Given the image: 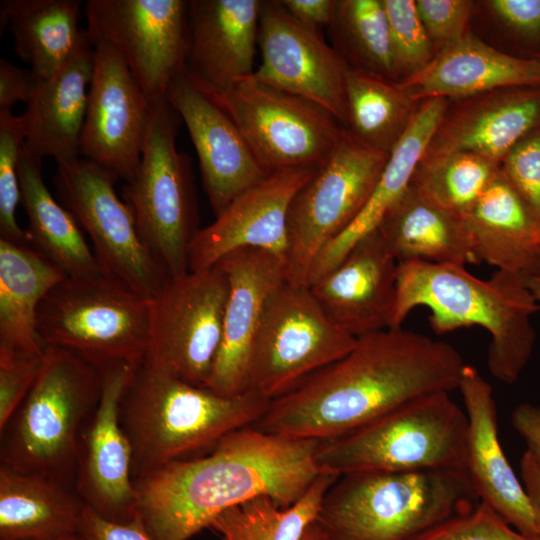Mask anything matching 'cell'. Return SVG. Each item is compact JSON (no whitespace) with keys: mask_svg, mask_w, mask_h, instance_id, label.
Listing matches in <instances>:
<instances>
[{"mask_svg":"<svg viewBox=\"0 0 540 540\" xmlns=\"http://www.w3.org/2000/svg\"><path fill=\"white\" fill-rule=\"evenodd\" d=\"M464 366L447 342L387 328L357 338L343 358L272 400L252 426L289 438L332 440L416 398L458 389Z\"/></svg>","mask_w":540,"mask_h":540,"instance_id":"cell-1","label":"cell"},{"mask_svg":"<svg viewBox=\"0 0 540 540\" xmlns=\"http://www.w3.org/2000/svg\"><path fill=\"white\" fill-rule=\"evenodd\" d=\"M319 440L289 438L251 426L205 455L171 463L136 481L138 514L155 540H188L224 510L257 496L283 508L322 472Z\"/></svg>","mask_w":540,"mask_h":540,"instance_id":"cell-2","label":"cell"},{"mask_svg":"<svg viewBox=\"0 0 540 540\" xmlns=\"http://www.w3.org/2000/svg\"><path fill=\"white\" fill-rule=\"evenodd\" d=\"M430 311L437 334L480 326L491 335L487 365L506 384L515 383L536 342L533 315L540 309L527 278L496 270L480 279L465 266L410 261L398 264L397 297L390 328H399L416 307Z\"/></svg>","mask_w":540,"mask_h":540,"instance_id":"cell-3","label":"cell"},{"mask_svg":"<svg viewBox=\"0 0 540 540\" xmlns=\"http://www.w3.org/2000/svg\"><path fill=\"white\" fill-rule=\"evenodd\" d=\"M270 402L251 389L224 396L141 362L119 406L134 483L171 463L205 455L228 434L256 423Z\"/></svg>","mask_w":540,"mask_h":540,"instance_id":"cell-4","label":"cell"},{"mask_svg":"<svg viewBox=\"0 0 540 540\" xmlns=\"http://www.w3.org/2000/svg\"><path fill=\"white\" fill-rule=\"evenodd\" d=\"M480 503L465 469L341 475L317 524L329 540H413Z\"/></svg>","mask_w":540,"mask_h":540,"instance_id":"cell-5","label":"cell"},{"mask_svg":"<svg viewBox=\"0 0 540 540\" xmlns=\"http://www.w3.org/2000/svg\"><path fill=\"white\" fill-rule=\"evenodd\" d=\"M101 388V369L46 346L31 389L0 428V465L74 485L79 437Z\"/></svg>","mask_w":540,"mask_h":540,"instance_id":"cell-6","label":"cell"},{"mask_svg":"<svg viewBox=\"0 0 540 540\" xmlns=\"http://www.w3.org/2000/svg\"><path fill=\"white\" fill-rule=\"evenodd\" d=\"M468 419L449 392L428 394L338 438L321 441L317 463L358 472L465 469Z\"/></svg>","mask_w":540,"mask_h":540,"instance_id":"cell-7","label":"cell"},{"mask_svg":"<svg viewBox=\"0 0 540 540\" xmlns=\"http://www.w3.org/2000/svg\"><path fill=\"white\" fill-rule=\"evenodd\" d=\"M180 119L166 97L151 103L138 169L121 189L143 244L168 278L189 271L199 229L191 160L176 146Z\"/></svg>","mask_w":540,"mask_h":540,"instance_id":"cell-8","label":"cell"},{"mask_svg":"<svg viewBox=\"0 0 540 540\" xmlns=\"http://www.w3.org/2000/svg\"><path fill=\"white\" fill-rule=\"evenodd\" d=\"M149 299L104 275L65 277L42 300L37 331L43 345L68 350L95 367L145 356Z\"/></svg>","mask_w":540,"mask_h":540,"instance_id":"cell-9","label":"cell"},{"mask_svg":"<svg viewBox=\"0 0 540 540\" xmlns=\"http://www.w3.org/2000/svg\"><path fill=\"white\" fill-rule=\"evenodd\" d=\"M207 94L228 114L257 162L269 174L321 168L345 130L322 107L265 84L253 74L222 91Z\"/></svg>","mask_w":540,"mask_h":540,"instance_id":"cell-10","label":"cell"},{"mask_svg":"<svg viewBox=\"0 0 540 540\" xmlns=\"http://www.w3.org/2000/svg\"><path fill=\"white\" fill-rule=\"evenodd\" d=\"M309 286L287 281L267 300L252 349L248 389L272 401L347 355L356 345Z\"/></svg>","mask_w":540,"mask_h":540,"instance_id":"cell-11","label":"cell"},{"mask_svg":"<svg viewBox=\"0 0 540 540\" xmlns=\"http://www.w3.org/2000/svg\"><path fill=\"white\" fill-rule=\"evenodd\" d=\"M388 158L345 128L332 156L290 203L287 282L308 286L313 261L362 212Z\"/></svg>","mask_w":540,"mask_h":540,"instance_id":"cell-12","label":"cell"},{"mask_svg":"<svg viewBox=\"0 0 540 540\" xmlns=\"http://www.w3.org/2000/svg\"><path fill=\"white\" fill-rule=\"evenodd\" d=\"M228 294V277L219 264L168 278L149 299V337L142 363L207 388Z\"/></svg>","mask_w":540,"mask_h":540,"instance_id":"cell-13","label":"cell"},{"mask_svg":"<svg viewBox=\"0 0 540 540\" xmlns=\"http://www.w3.org/2000/svg\"><path fill=\"white\" fill-rule=\"evenodd\" d=\"M116 175L78 158L58 163L53 184L58 201L92 241L102 274L150 299L168 277L143 244L132 213L115 191Z\"/></svg>","mask_w":540,"mask_h":540,"instance_id":"cell-14","label":"cell"},{"mask_svg":"<svg viewBox=\"0 0 540 540\" xmlns=\"http://www.w3.org/2000/svg\"><path fill=\"white\" fill-rule=\"evenodd\" d=\"M84 13L90 42L119 54L150 103L165 98L186 69L189 1L87 0Z\"/></svg>","mask_w":540,"mask_h":540,"instance_id":"cell-15","label":"cell"},{"mask_svg":"<svg viewBox=\"0 0 540 540\" xmlns=\"http://www.w3.org/2000/svg\"><path fill=\"white\" fill-rule=\"evenodd\" d=\"M258 43L257 80L317 104L347 129L348 65L320 30L298 22L280 0H261Z\"/></svg>","mask_w":540,"mask_h":540,"instance_id":"cell-16","label":"cell"},{"mask_svg":"<svg viewBox=\"0 0 540 540\" xmlns=\"http://www.w3.org/2000/svg\"><path fill=\"white\" fill-rule=\"evenodd\" d=\"M93 73L81 138V155L124 180L138 169L151 103L119 54L94 42Z\"/></svg>","mask_w":540,"mask_h":540,"instance_id":"cell-17","label":"cell"},{"mask_svg":"<svg viewBox=\"0 0 540 540\" xmlns=\"http://www.w3.org/2000/svg\"><path fill=\"white\" fill-rule=\"evenodd\" d=\"M137 366L120 362L101 369L100 399L81 431L76 454L74 486L80 498L116 522L138 515L131 446L119 418L122 394Z\"/></svg>","mask_w":540,"mask_h":540,"instance_id":"cell-18","label":"cell"},{"mask_svg":"<svg viewBox=\"0 0 540 540\" xmlns=\"http://www.w3.org/2000/svg\"><path fill=\"white\" fill-rule=\"evenodd\" d=\"M318 169L273 172L236 197L215 221L195 233L188 251L189 270L211 267L225 255L242 248L270 252L286 263L290 203Z\"/></svg>","mask_w":540,"mask_h":540,"instance_id":"cell-19","label":"cell"},{"mask_svg":"<svg viewBox=\"0 0 540 540\" xmlns=\"http://www.w3.org/2000/svg\"><path fill=\"white\" fill-rule=\"evenodd\" d=\"M166 99L187 127L198 155L203 188L215 216L270 175L257 162L228 114L186 69L172 81Z\"/></svg>","mask_w":540,"mask_h":540,"instance_id":"cell-20","label":"cell"},{"mask_svg":"<svg viewBox=\"0 0 540 540\" xmlns=\"http://www.w3.org/2000/svg\"><path fill=\"white\" fill-rule=\"evenodd\" d=\"M229 281L221 344L208 384L224 396L248 390L255 338L268 298L286 280V263L257 248H242L221 258Z\"/></svg>","mask_w":540,"mask_h":540,"instance_id":"cell-21","label":"cell"},{"mask_svg":"<svg viewBox=\"0 0 540 540\" xmlns=\"http://www.w3.org/2000/svg\"><path fill=\"white\" fill-rule=\"evenodd\" d=\"M540 129V87L490 91L447 110L419 163L472 153L500 165L524 137Z\"/></svg>","mask_w":540,"mask_h":540,"instance_id":"cell-22","label":"cell"},{"mask_svg":"<svg viewBox=\"0 0 540 540\" xmlns=\"http://www.w3.org/2000/svg\"><path fill=\"white\" fill-rule=\"evenodd\" d=\"M398 264L376 229L309 288L330 318L359 338L390 328Z\"/></svg>","mask_w":540,"mask_h":540,"instance_id":"cell-23","label":"cell"},{"mask_svg":"<svg viewBox=\"0 0 540 540\" xmlns=\"http://www.w3.org/2000/svg\"><path fill=\"white\" fill-rule=\"evenodd\" d=\"M458 390L468 419L465 470L480 502L520 533L537 539L531 501L500 444L491 385L474 366L465 364Z\"/></svg>","mask_w":540,"mask_h":540,"instance_id":"cell-24","label":"cell"},{"mask_svg":"<svg viewBox=\"0 0 540 540\" xmlns=\"http://www.w3.org/2000/svg\"><path fill=\"white\" fill-rule=\"evenodd\" d=\"M260 0H189L186 72L207 93L255 70Z\"/></svg>","mask_w":540,"mask_h":540,"instance_id":"cell-25","label":"cell"},{"mask_svg":"<svg viewBox=\"0 0 540 540\" xmlns=\"http://www.w3.org/2000/svg\"><path fill=\"white\" fill-rule=\"evenodd\" d=\"M415 102L466 99L490 91L540 87V58H522L493 48L468 32L440 48L417 73L396 82Z\"/></svg>","mask_w":540,"mask_h":540,"instance_id":"cell-26","label":"cell"},{"mask_svg":"<svg viewBox=\"0 0 540 540\" xmlns=\"http://www.w3.org/2000/svg\"><path fill=\"white\" fill-rule=\"evenodd\" d=\"M93 73V46L88 39L51 78L36 79L21 115L28 154L39 163L74 161L81 154L88 93Z\"/></svg>","mask_w":540,"mask_h":540,"instance_id":"cell-27","label":"cell"},{"mask_svg":"<svg viewBox=\"0 0 540 540\" xmlns=\"http://www.w3.org/2000/svg\"><path fill=\"white\" fill-rule=\"evenodd\" d=\"M461 217L479 261L527 279L540 274V221L501 168Z\"/></svg>","mask_w":540,"mask_h":540,"instance_id":"cell-28","label":"cell"},{"mask_svg":"<svg viewBox=\"0 0 540 540\" xmlns=\"http://www.w3.org/2000/svg\"><path fill=\"white\" fill-rule=\"evenodd\" d=\"M447 107L448 101L444 98L419 103L405 133L390 152L362 212L313 261L308 286L333 270L360 239L376 230L386 212L405 193Z\"/></svg>","mask_w":540,"mask_h":540,"instance_id":"cell-29","label":"cell"},{"mask_svg":"<svg viewBox=\"0 0 540 540\" xmlns=\"http://www.w3.org/2000/svg\"><path fill=\"white\" fill-rule=\"evenodd\" d=\"M377 230L398 263L466 266L480 262L462 217L435 205L412 184L386 212Z\"/></svg>","mask_w":540,"mask_h":540,"instance_id":"cell-30","label":"cell"},{"mask_svg":"<svg viewBox=\"0 0 540 540\" xmlns=\"http://www.w3.org/2000/svg\"><path fill=\"white\" fill-rule=\"evenodd\" d=\"M66 274L30 245L0 239V352L42 357L37 313Z\"/></svg>","mask_w":540,"mask_h":540,"instance_id":"cell-31","label":"cell"},{"mask_svg":"<svg viewBox=\"0 0 540 540\" xmlns=\"http://www.w3.org/2000/svg\"><path fill=\"white\" fill-rule=\"evenodd\" d=\"M85 508L73 484L0 465V540L79 533Z\"/></svg>","mask_w":540,"mask_h":540,"instance_id":"cell-32","label":"cell"},{"mask_svg":"<svg viewBox=\"0 0 540 540\" xmlns=\"http://www.w3.org/2000/svg\"><path fill=\"white\" fill-rule=\"evenodd\" d=\"M80 0H3L0 30L8 28L14 51L45 80L55 75L88 39L80 29Z\"/></svg>","mask_w":540,"mask_h":540,"instance_id":"cell-33","label":"cell"},{"mask_svg":"<svg viewBox=\"0 0 540 540\" xmlns=\"http://www.w3.org/2000/svg\"><path fill=\"white\" fill-rule=\"evenodd\" d=\"M41 167L23 147L18 171L32 247L67 277L103 275L75 218L47 188Z\"/></svg>","mask_w":540,"mask_h":540,"instance_id":"cell-34","label":"cell"},{"mask_svg":"<svg viewBox=\"0 0 540 540\" xmlns=\"http://www.w3.org/2000/svg\"><path fill=\"white\" fill-rule=\"evenodd\" d=\"M346 97L347 129L364 144L389 154L419 105L396 82L349 66Z\"/></svg>","mask_w":540,"mask_h":540,"instance_id":"cell-35","label":"cell"},{"mask_svg":"<svg viewBox=\"0 0 540 540\" xmlns=\"http://www.w3.org/2000/svg\"><path fill=\"white\" fill-rule=\"evenodd\" d=\"M338 478L337 474L321 472L305 494L286 508L266 495L248 499L222 511L209 528L222 540H300Z\"/></svg>","mask_w":540,"mask_h":540,"instance_id":"cell-36","label":"cell"},{"mask_svg":"<svg viewBox=\"0 0 540 540\" xmlns=\"http://www.w3.org/2000/svg\"><path fill=\"white\" fill-rule=\"evenodd\" d=\"M328 29L331 46L349 67L396 82L383 0H337Z\"/></svg>","mask_w":540,"mask_h":540,"instance_id":"cell-37","label":"cell"},{"mask_svg":"<svg viewBox=\"0 0 540 540\" xmlns=\"http://www.w3.org/2000/svg\"><path fill=\"white\" fill-rule=\"evenodd\" d=\"M500 165L472 153H455L418 165L411 184L429 201L464 215L491 183Z\"/></svg>","mask_w":540,"mask_h":540,"instance_id":"cell-38","label":"cell"},{"mask_svg":"<svg viewBox=\"0 0 540 540\" xmlns=\"http://www.w3.org/2000/svg\"><path fill=\"white\" fill-rule=\"evenodd\" d=\"M24 143L21 116L0 113V239L32 246L28 231L16 219V208L21 202L18 169Z\"/></svg>","mask_w":540,"mask_h":540,"instance_id":"cell-39","label":"cell"},{"mask_svg":"<svg viewBox=\"0 0 540 540\" xmlns=\"http://www.w3.org/2000/svg\"><path fill=\"white\" fill-rule=\"evenodd\" d=\"M390 33L396 82L417 73L434 57L433 43L414 0H383Z\"/></svg>","mask_w":540,"mask_h":540,"instance_id":"cell-40","label":"cell"},{"mask_svg":"<svg viewBox=\"0 0 540 540\" xmlns=\"http://www.w3.org/2000/svg\"><path fill=\"white\" fill-rule=\"evenodd\" d=\"M413 540H538L510 527L480 502L470 513L450 519Z\"/></svg>","mask_w":540,"mask_h":540,"instance_id":"cell-41","label":"cell"},{"mask_svg":"<svg viewBox=\"0 0 540 540\" xmlns=\"http://www.w3.org/2000/svg\"><path fill=\"white\" fill-rule=\"evenodd\" d=\"M500 168L540 221V129L520 140L503 159Z\"/></svg>","mask_w":540,"mask_h":540,"instance_id":"cell-42","label":"cell"},{"mask_svg":"<svg viewBox=\"0 0 540 540\" xmlns=\"http://www.w3.org/2000/svg\"><path fill=\"white\" fill-rule=\"evenodd\" d=\"M416 7L429 38L439 49L469 32L467 26L472 13V1L416 0Z\"/></svg>","mask_w":540,"mask_h":540,"instance_id":"cell-43","label":"cell"},{"mask_svg":"<svg viewBox=\"0 0 540 540\" xmlns=\"http://www.w3.org/2000/svg\"><path fill=\"white\" fill-rule=\"evenodd\" d=\"M42 357L0 352V428L26 397L42 365Z\"/></svg>","mask_w":540,"mask_h":540,"instance_id":"cell-44","label":"cell"},{"mask_svg":"<svg viewBox=\"0 0 540 540\" xmlns=\"http://www.w3.org/2000/svg\"><path fill=\"white\" fill-rule=\"evenodd\" d=\"M491 14L518 40L540 41V0H490Z\"/></svg>","mask_w":540,"mask_h":540,"instance_id":"cell-45","label":"cell"},{"mask_svg":"<svg viewBox=\"0 0 540 540\" xmlns=\"http://www.w3.org/2000/svg\"><path fill=\"white\" fill-rule=\"evenodd\" d=\"M79 534L84 540H155L139 514L126 522L105 519L85 508Z\"/></svg>","mask_w":540,"mask_h":540,"instance_id":"cell-46","label":"cell"},{"mask_svg":"<svg viewBox=\"0 0 540 540\" xmlns=\"http://www.w3.org/2000/svg\"><path fill=\"white\" fill-rule=\"evenodd\" d=\"M31 71H25L5 59L0 60V113L12 112L17 102L29 100L36 83Z\"/></svg>","mask_w":540,"mask_h":540,"instance_id":"cell-47","label":"cell"},{"mask_svg":"<svg viewBox=\"0 0 540 540\" xmlns=\"http://www.w3.org/2000/svg\"><path fill=\"white\" fill-rule=\"evenodd\" d=\"M283 7L298 22L320 30L329 26L336 9L337 0H280Z\"/></svg>","mask_w":540,"mask_h":540,"instance_id":"cell-48","label":"cell"},{"mask_svg":"<svg viewBox=\"0 0 540 540\" xmlns=\"http://www.w3.org/2000/svg\"><path fill=\"white\" fill-rule=\"evenodd\" d=\"M511 424L540 465V406L522 403L511 414Z\"/></svg>","mask_w":540,"mask_h":540,"instance_id":"cell-49","label":"cell"},{"mask_svg":"<svg viewBox=\"0 0 540 540\" xmlns=\"http://www.w3.org/2000/svg\"><path fill=\"white\" fill-rule=\"evenodd\" d=\"M520 475L533 507L537 539L540 540V465L527 450L520 459Z\"/></svg>","mask_w":540,"mask_h":540,"instance_id":"cell-50","label":"cell"},{"mask_svg":"<svg viewBox=\"0 0 540 540\" xmlns=\"http://www.w3.org/2000/svg\"><path fill=\"white\" fill-rule=\"evenodd\" d=\"M300 540H329L316 521L312 522L304 531Z\"/></svg>","mask_w":540,"mask_h":540,"instance_id":"cell-51","label":"cell"},{"mask_svg":"<svg viewBox=\"0 0 540 540\" xmlns=\"http://www.w3.org/2000/svg\"><path fill=\"white\" fill-rule=\"evenodd\" d=\"M527 285L540 307V274L528 278Z\"/></svg>","mask_w":540,"mask_h":540,"instance_id":"cell-52","label":"cell"},{"mask_svg":"<svg viewBox=\"0 0 540 540\" xmlns=\"http://www.w3.org/2000/svg\"><path fill=\"white\" fill-rule=\"evenodd\" d=\"M44 540H84L79 533L70 534L62 537H57L53 539H44Z\"/></svg>","mask_w":540,"mask_h":540,"instance_id":"cell-53","label":"cell"}]
</instances>
